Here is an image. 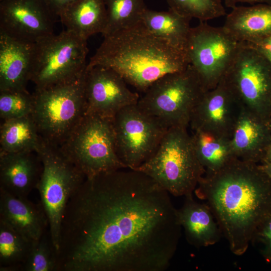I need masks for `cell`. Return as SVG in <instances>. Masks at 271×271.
Segmentation results:
<instances>
[{"mask_svg":"<svg viewBox=\"0 0 271 271\" xmlns=\"http://www.w3.org/2000/svg\"><path fill=\"white\" fill-rule=\"evenodd\" d=\"M169 193L123 168L86 178L63 215L57 271H165L182 227Z\"/></svg>","mask_w":271,"mask_h":271,"instance_id":"6da1fadb","label":"cell"},{"mask_svg":"<svg viewBox=\"0 0 271 271\" xmlns=\"http://www.w3.org/2000/svg\"><path fill=\"white\" fill-rule=\"evenodd\" d=\"M243 107L271 119V63L245 43L222 79Z\"/></svg>","mask_w":271,"mask_h":271,"instance_id":"30bf717a","label":"cell"},{"mask_svg":"<svg viewBox=\"0 0 271 271\" xmlns=\"http://www.w3.org/2000/svg\"><path fill=\"white\" fill-rule=\"evenodd\" d=\"M262 257L271 264V216L257 229L251 241Z\"/></svg>","mask_w":271,"mask_h":271,"instance_id":"4dcf8cb0","label":"cell"},{"mask_svg":"<svg viewBox=\"0 0 271 271\" xmlns=\"http://www.w3.org/2000/svg\"><path fill=\"white\" fill-rule=\"evenodd\" d=\"M57 252L48 231L39 240L33 242L22 270L57 271Z\"/></svg>","mask_w":271,"mask_h":271,"instance_id":"f1b7e54d","label":"cell"},{"mask_svg":"<svg viewBox=\"0 0 271 271\" xmlns=\"http://www.w3.org/2000/svg\"><path fill=\"white\" fill-rule=\"evenodd\" d=\"M42 164L36 189L49 222V231L57 253L63 215L71 197L86 178L60 146L41 138L37 150Z\"/></svg>","mask_w":271,"mask_h":271,"instance_id":"5b68a950","label":"cell"},{"mask_svg":"<svg viewBox=\"0 0 271 271\" xmlns=\"http://www.w3.org/2000/svg\"><path fill=\"white\" fill-rule=\"evenodd\" d=\"M84 74L33 93L31 115L43 140L60 146L85 114Z\"/></svg>","mask_w":271,"mask_h":271,"instance_id":"52a82bcc","label":"cell"},{"mask_svg":"<svg viewBox=\"0 0 271 271\" xmlns=\"http://www.w3.org/2000/svg\"><path fill=\"white\" fill-rule=\"evenodd\" d=\"M169 9L190 19L205 22L226 15L221 0H167Z\"/></svg>","mask_w":271,"mask_h":271,"instance_id":"83f0119b","label":"cell"},{"mask_svg":"<svg viewBox=\"0 0 271 271\" xmlns=\"http://www.w3.org/2000/svg\"><path fill=\"white\" fill-rule=\"evenodd\" d=\"M222 27L239 42L260 41L271 36V5L237 6L227 15Z\"/></svg>","mask_w":271,"mask_h":271,"instance_id":"44dd1931","label":"cell"},{"mask_svg":"<svg viewBox=\"0 0 271 271\" xmlns=\"http://www.w3.org/2000/svg\"><path fill=\"white\" fill-rule=\"evenodd\" d=\"M60 147L86 178L127 168L116 153L112 118L85 114Z\"/></svg>","mask_w":271,"mask_h":271,"instance_id":"ba28073f","label":"cell"},{"mask_svg":"<svg viewBox=\"0 0 271 271\" xmlns=\"http://www.w3.org/2000/svg\"><path fill=\"white\" fill-rule=\"evenodd\" d=\"M260 165L264 171L271 179V159L263 162Z\"/></svg>","mask_w":271,"mask_h":271,"instance_id":"e575fe53","label":"cell"},{"mask_svg":"<svg viewBox=\"0 0 271 271\" xmlns=\"http://www.w3.org/2000/svg\"><path fill=\"white\" fill-rule=\"evenodd\" d=\"M33 94L27 90L0 91V117L4 120L32 114Z\"/></svg>","mask_w":271,"mask_h":271,"instance_id":"f546056e","label":"cell"},{"mask_svg":"<svg viewBox=\"0 0 271 271\" xmlns=\"http://www.w3.org/2000/svg\"><path fill=\"white\" fill-rule=\"evenodd\" d=\"M243 105L221 79L207 90L195 107L189 127L215 136L231 138Z\"/></svg>","mask_w":271,"mask_h":271,"instance_id":"9a60e30c","label":"cell"},{"mask_svg":"<svg viewBox=\"0 0 271 271\" xmlns=\"http://www.w3.org/2000/svg\"><path fill=\"white\" fill-rule=\"evenodd\" d=\"M87 40L66 30L34 43L30 81L40 89L69 82L84 73Z\"/></svg>","mask_w":271,"mask_h":271,"instance_id":"9c48e42d","label":"cell"},{"mask_svg":"<svg viewBox=\"0 0 271 271\" xmlns=\"http://www.w3.org/2000/svg\"><path fill=\"white\" fill-rule=\"evenodd\" d=\"M103 37L87 66L110 68L141 92L163 76L190 64L186 52L154 35L142 22Z\"/></svg>","mask_w":271,"mask_h":271,"instance_id":"3957f363","label":"cell"},{"mask_svg":"<svg viewBox=\"0 0 271 271\" xmlns=\"http://www.w3.org/2000/svg\"><path fill=\"white\" fill-rule=\"evenodd\" d=\"M176 213L186 239L191 245L207 247L220 240L221 230L207 203L197 202L192 194L189 195L185 196L183 205L177 209Z\"/></svg>","mask_w":271,"mask_h":271,"instance_id":"ffe728a7","label":"cell"},{"mask_svg":"<svg viewBox=\"0 0 271 271\" xmlns=\"http://www.w3.org/2000/svg\"><path fill=\"white\" fill-rule=\"evenodd\" d=\"M41 137L31 115L4 120L0 128V153L36 152Z\"/></svg>","mask_w":271,"mask_h":271,"instance_id":"d4e9b609","label":"cell"},{"mask_svg":"<svg viewBox=\"0 0 271 271\" xmlns=\"http://www.w3.org/2000/svg\"><path fill=\"white\" fill-rule=\"evenodd\" d=\"M270 159H271V140H270V143L269 148L268 152L267 153L266 156L265 158L264 159V160L261 163H262L263 162L269 160Z\"/></svg>","mask_w":271,"mask_h":271,"instance_id":"d590c367","label":"cell"},{"mask_svg":"<svg viewBox=\"0 0 271 271\" xmlns=\"http://www.w3.org/2000/svg\"><path fill=\"white\" fill-rule=\"evenodd\" d=\"M241 44L223 27L200 22L191 28L187 54L206 90L216 87L223 78Z\"/></svg>","mask_w":271,"mask_h":271,"instance_id":"8fae6325","label":"cell"},{"mask_svg":"<svg viewBox=\"0 0 271 271\" xmlns=\"http://www.w3.org/2000/svg\"><path fill=\"white\" fill-rule=\"evenodd\" d=\"M270 140L271 119L243 107L230 138L235 157L260 164L266 156Z\"/></svg>","mask_w":271,"mask_h":271,"instance_id":"2e32d148","label":"cell"},{"mask_svg":"<svg viewBox=\"0 0 271 271\" xmlns=\"http://www.w3.org/2000/svg\"><path fill=\"white\" fill-rule=\"evenodd\" d=\"M44 0H0V33L34 43L53 34L55 17Z\"/></svg>","mask_w":271,"mask_h":271,"instance_id":"5bb4252c","label":"cell"},{"mask_svg":"<svg viewBox=\"0 0 271 271\" xmlns=\"http://www.w3.org/2000/svg\"><path fill=\"white\" fill-rule=\"evenodd\" d=\"M112 122L117 156L130 169L138 168L152 156L169 128L137 104L119 110Z\"/></svg>","mask_w":271,"mask_h":271,"instance_id":"7c38bea8","label":"cell"},{"mask_svg":"<svg viewBox=\"0 0 271 271\" xmlns=\"http://www.w3.org/2000/svg\"><path fill=\"white\" fill-rule=\"evenodd\" d=\"M33 243V241L0 220V270H22Z\"/></svg>","mask_w":271,"mask_h":271,"instance_id":"484cf974","label":"cell"},{"mask_svg":"<svg viewBox=\"0 0 271 271\" xmlns=\"http://www.w3.org/2000/svg\"><path fill=\"white\" fill-rule=\"evenodd\" d=\"M226 7L232 9L238 3H247L251 5L267 4L271 5V0H224Z\"/></svg>","mask_w":271,"mask_h":271,"instance_id":"836d02e7","label":"cell"},{"mask_svg":"<svg viewBox=\"0 0 271 271\" xmlns=\"http://www.w3.org/2000/svg\"><path fill=\"white\" fill-rule=\"evenodd\" d=\"M33 45L0 33V91L27 90Z\"/></svg>","mask_w":271,"mask_h":271,"instance_id":"d6986e66","label":"cell"},{"mask_svg":"<svg viewBox=\"0 0 271 271\" xmlns=\"http://www.w3.org/2000/svg\"><path fill=\"white\" fill-rule=\"evenodd\" d=\"M76 0H44L52 12L59 17L60 14Z\"/></svg>","mask_w":271,"mask_h":271,"instance_id":"d6a6232c","label":"cell"},{"mask_svg":"<svg viewBox=\"0 0 271 271\" xmlns=\"http://www.w3.org/2000/svg\"><path fill=\"white\" fill-rule=\"evenodd\" d=\"M194 192L211 208L236 255L245 253L271 216V179L259 164L235 159L218 171L205 173Z\"/></svg>","mask_w":271,"mask_h":271,"instance_id":"7a4b0ae2","label":"cell"},{"mask_svg":"<svg viewBox=\"0 0 271 271\" xmlns=\"http://www.w3.org/2000/svg\"><path fill=\"white\" fill-rule=\"evenodd\" d=\"M245 43L257 50L271 63V36L257 42Z\"/></svg>","mask_w":271,"mask_h":271,"instance_id":"1f68e13d","label":"cell"},{"mask_svg":"<svg viewBox=\"0 0 271 271\" xmlns=\"http://www.w3.org/2000/svg\"><path fill=\"white\" fill-rule=\"evenodd\" d=\"M42 171L37 152L0 153V189L18 197H28L36 189Z\"/></svg>","mask_w":271,"mask_h":271,"instance_id":"ac0fdd59","label":"cell"},{"mask_svg":"<svg viewBox=\"0 0 271 271\" xmlns=\"http://www.w3.org/2000/svg\"><path fill=\"white\" fill-rule=\"evenodd\" d=\"M106 23L103 37L134 27L142 22L147 8L145 0H104Z\"/></svg>","mask_w":271,"mask_h":271,"instance_id":"4316f807","label":"cell"},{"mask_svg":"<svg viewBox=\"0 0 271 271\" xmlns=\"http://www.w3.org/2000/svg\"><path fill=\"white\" fill-rule=\"evenodd\" d=\"M190 134L195 154L205 173L218 171L237 159L230 138L200 130H192Z\"/></svg>","mask_w":271,"mask_h":271,"instance_id":"cb8c5ba5","label":"cell"},{"mask_svg":"<svg viewBox=\"0 0 271 271\" xmlns=\"http://www.w3.org/2000/svg\"><path fill=\"white\" fill-rule=\"evenodd\" d=\"M0 220L29 240H39L49 227L47 216L41 203L28 197H18L0 189Z\"/></svg>","mask_w":271,"mask_h":271,"instance_id":"e0dca14e","label":"cell"},{"mask_svg":"<svg viewBox=\"0 0 271 271\" xmlns=\"http://www.w3.org/2000/svg\"><path fill=\"white\" fill-rule=\"evenodd\" d=\"M59 17L66 30L87 40L90 36L104 31L106 9L104 0H76Z\"/></svg>","mask_w":271,"mask_h":271,"instance_id":"7402d4cb","label":"cell"},{"mask_svg":"<svg viewBox=\"0 0 271 271\" xmlns=\"http://www.w3.org/2000/svg\"><path fill=\"white\" fill-rule=\"evenodd\" d=\"M206 91L189 64L155 81L140 97L137 105L168 128L189 127L193 110Z\"/></svg>","mask_w":271,"mask_h":271,"instance_id":"8992f818","label":"cell"},{"mask_svg":"<svg viewBox=\"0 0 271 271\" xmlns=\"http://www.w3.org/2000/svg\"><path fill=\"white\" fill-rule=\"evenodd\" d=\"M188 128H169L152 156L132 169L144 173L176 197L192 194L205 173Z\"/></svg>","mask_w":271,"mask_h":271,"instance_id":"277c9868","label":"cell"},{"mask_svg":"<svg viewBox=\"0 0 271 271\" xmlns=\"http://www.w3.org/2000/svg\"><path fill=\"white\" fill-rule=\"evenodd\" d=\"M190 20L171 9L158 12L147 8L143 16L142 23L154 35L187 53L192 28L190 25Z\"/></svg>","mask_w":271,"mask_h":271,"instance_id":"603a6c76","label":"cell"},{"mask_svg":"<svg viewBox=\"0 0 271 271\" xmlns=\"http://www.w3.org/2000/svg\"><path fill=\"white\" fill-rule=\"evenodd\" d=\"M127 84L121 75L110 68L100 65L86 66L85 114L112 118L124 107L137 104L140 97Z\"/></svg>","mask_w":271,"mask_h":271,"instance_id":"4fadbf2b","label":"cell"}]
</instances>
